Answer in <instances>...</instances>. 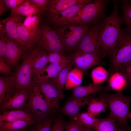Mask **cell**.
I'll return each mask as SVG.
<instances>
[{
	"mask_svg": "<svg viewBox=\"0 0 131 131\" xmlns=\"http://www.w3.org/2000/svg\"><path fill=\"white\" fill-rule=\"evenodd\" d=\"M83 71L74 68L70 72L65 87L67 90H73L79 86L83 79Z\"/></svg>",
	"mask_w": 131,
	"mask_h": 131,
	"instance_id": "cell-24",
	"label": "cell"
},
{
	"mask_svg": "<svg viewBox=\"0 0 131 131\" xmlns=\"http://www.w3.org/2000/svg\"><path fill=\"white\" fill-rule=\"evenodd\" d=\"M65 126L63 119L60 116L52 124L51 131H65Z\"/></svg>",
	"mask_w": 131,
	"mask_h": 131,
	"instance_id": "cell-38",
	"label": "cell"
},
{
	"mask_svg": "<svg viewBox=\"0 0 131 131\" xmlns=\"http://www.w3.org/2000/svg\"><path fill=\"white\" fill-rule=\"evenodd\" d=\"M39 15H29L27 16L22 23L28 30L40 38L41 29L39 26Z\"/></svg>",
	"mask_w": 131,
	"mask_h": 131,
	"instance_id": "cell-27",
	"label": "cell"
},
{
	"mask_svg": "<svg viewBox=\"0 0 131 131\" xmlns=\"http://www.w3.org/2000/svg\"><path fill=\"white\" fill-rule=\"evenodd\" d=\"M30 87L18 91L6 100L0 106L1 111L24 108L29 98Z\"/></svg>",
	"mask_w": 131,
	"mask_h": 131,
	"instance_id": "cell-13",
	"label": "cell"
},
{
	"mask_svg": "<svg viewBox=\"0 0 131 131\" xmlns=\"http://www.w3.org/2000/svg\"><path fill=\"white\" fill-rule=\"evenodd\" d=\"M27 50L17 42L6 36V63L10 68L16 65Z\"/></svg>",
	"mask_w": 131,
	"mask_h": 131,
	"instance_id": "cell-12",
	"label": "cell"
},
{
	"mask_svg": "<svg viewBox=\"0 0 131 131\" xmlns=\"http://www.w3.org/2000/svg\"><path fill=\"white\" fill-rule=\"evenodd\" d=\"M102 87L99 84L93 82L86 85L79 86L72 90V97L82 98L102 90Z\"/></svg>",
	"mask_w": 131,
	"mask_h": 131,
	"instance_id": "cell-22",
	"label": "cell"
},
{
	"mask_svg": "<svg viewBox=\"0 0 131 131\" xmlns=\"http://www.w3.org/2000/svg\"><path fill=\"white\" fill-rule=\"evenodd\" d=\"M114 7L111 14L105 17L99 25V36L101 56L103 57L108 55L121 35L122 20L118 14V6L114 1Z\"/></svg>",
	"mask_w": 131,
	"mask_h": 131,
	"instance_id": "cell-1",
	"label": "cell"
},
{
	"mask_svg": "<svg viewBox=\"0 0 131 131\" xmlns=\"http://www.w3.org/2000/svg\"><path fill=\"white\" fill-rule=\"evenodd\" d=\"M22 130V129H21ZM21 130H0V131H24Z\"/></svg>",
	"mask_w": 131,
	"mask_h": 131,
	"instance_id": "cell-46",
	"label": "cell"
},
{
	"mask_svg": "<svg viewBox=\"0 0 131 131\" xmlns=\"http://www.w3.org/2000/svg\"><path fill=\"white\" fill-rule=\"evenodd\" d=\"M123 1V14L122 21L126 24L127 28L131 31V2L129 0Z\"/></svg>",
	"mask_w": 131,
	"mask_h": 131,
	"instance_id": "cell-35",
	"label": "cell"
},
{
	"mask_svg": "<svg viewBox=\"0 0 131 131\" xmlns=\"http://www.w3.org/2000/svg\"><path fill=\"white\" fill-rule=\"evenodd\" d=\"M121 131H126V130H124L122 129V130H121Z\"/></svg>",
	"mask_w": 131,
	"mask_h": 131,
	"instance_id": "cell-48",
	"label": "cell"
},
{
	"mask_svg": "<svg viewBox=\"0 0 131 131\" xmlns=\"http://www.w3.org/2000/svg\"><path fill=\"white\" fill-rule=\"evenodd\" d=\"M28 123L23 120H18L11 122H0V130H17L26 128Z\"/></svg>",
	"mask_w": 131,
	"mask_h": 131,
	"instance_id": "cell-32",
	"label": "cell"
},
{
	"mask_svg": "<svg viewBox=\"0 0 131 131\" xmlns=\"http://www.w3.org/2000/svg\"><path fill=\"white\" fill-rule=\"evenodd\" d=\"M129 118L131 120V112H130L129 115Z\"/></svg>",
	"mask_w": 131,
	"mask_h": 131,
	"instance_id": "cell-47",
	"label": "cell"
},
{
	"mask_svg": "<svg viewBox=\"0 0 131 131\" xmlns=\"http://www.w3.org/2000/svg\"><path fill=\"white\" fill-rule=\"evenodd\" d=\"M108 1L96 0L91 2L80 10L67 24L76 23L87 25L103 16Z\"/></svg>",
	"mask_w": 131,
	"mask_h": 131,
	"instance_id": "cell-6",
	"label": "cell"
},
{
	"mask_svg": "<svg viewBox=\"0 0 131 131\" xmlns=\"http://www.w3.org/2000/svg\"><path fill=\"white\" fill-rule=\"evenodd\" d=\"M32 84L38 88L47 101L58 109L64 95L63 90L57 86L52 79H43L33 77Z\"/></svg>",
	"mask_w": 131,
	"mask_h": 131,
	"instance_id": "cell-8",
	"label": "cell"
},
{
	"mask_svg": "<svg viewBox=\"0 0 131 131\" xmlns=\"http://www.w3.org/2000/svg\"><path fill=\"white\" fill-rule=\"evenodd\" d=\"M18 120L25 121L31 125L35 124L37 122L33 116L25 109L6 110L3 112L0 115V122H11Z\"/></svg>",
	"mask_w": 131,
	"mask_h": 131,
	"instance_id": "cell-17",
	"label": "cell"
},
{
	"mask_svg": "<svg viewBox=\"0 0 131 131\" xmlns=\"http://www.w3.org/2000/svg\"><path fill=\"white\" fill-rule=\"evenodd\" d=\"M128 83L125 76L121 72L117 71L112 73L108 84L110 89L120 92L126 88Z\"/></svg>",
	"mask_w": 131,
	"mask_h": 131,
	"instance_id": "cell-21",
	"label": "cell"
},
{
	"mask_svg": "<svg viewBox=\"0 0 131 131\" xmlns=\"http://www.w3.org/2000/svg\"><path fill=\"white\" fill-rule=\"evenodd\" d=\"M87 112L95 116L102 112H105L108 106L105 101L101 97L98 99L93 98L88 105Z\"/></svg>",
	"mask_w": 131,
	"mask_h": 131,
	"instance_id": "cell-28",
	"label": "cell"
},
{
	"mask_svg": "<svg viewBox=\"0 0 131 131\" xmlns=\"http://www.w3.org/2000/svg\"><path fill=\"white\" fill-rule=\"evenodd\" d=\"M52 123L51 119L44 120L37 123L31 131H51Z\"/></svg>",
	"mask_w": 131,
	"mask_h": 131,
	"instance_id": "cell-36",
	"label": "cell"
},
{
	"mask_svg": "<svg viewBox=\"0 0 131 131\" xmlns=\"http://www.w3.org/2000/svg\"><path fill=\"white\" fill-rule=\"evenodd\" d=\"M82 125L77 121L73 119L65 126V131H81Z\"/></svg>",
	"mask_w": 131,
	"mask_h": 131,
	"instance_id": "cell-40",
	"label": "cell"
},
{
	"mask_svg": "<svg viewBox=\"0 0 131 131\" xmlns=\"http://www.w3.org/2000/svg\"><path fill=\"white\" fill-rule=\"evenodd\" d=\"M98 119L87 111L79 112L73 119L77 121L82 125L92 129L98 122Z\"/></svg>",
	"mask_w": 131,
	"mask_h": 131,
	"instance_id": "cell-30",
	"label": "cell"
},
{
	"mask_svg": "<svg viewBox=\"0 0 131 131\" xmlns=\"http://www.w3.org/2000/svg\"><path fill=\"white\" fill-rule=\"evenodd\" d=\"M41 49L37 48L25 54L22 62L13 75L17 92L30 87L33 82V63L38 52Z\"/></svg>",
	"mask_w": 131,
	"mask_h": 131,
	"instance_id": "cell-5",
	"label": "cell"
},
{
	"mask_svg": "<svg viewBox=\"0 0 131 131\" xmlns=\"http://www.w3.org/2000/svg\"><path fill=\"white\" fill-rule=\"evenodd\" d=\"M41 29L40 45L49 53L56 52L63 55L65 48L57 31L47 25H43Z\"/></svg>",
	"mask_w": 131,
	"mask_h": 131,
	"instance_id": "cell-9",
	"label": "cell"
},
{
	"mask_svg": "<svg viewBox=\"0 0 131 131\" xmlns=\"http://www.w3.org/2000/svg\"><path fill=\"white\" fill-rule=\"evenodd\" d=\"M49 63L48 54L41 49L38 53L33 62V76L40 72L46 67Z\"/></svg>",
	"mask_w": 131,
	"mask_h": 131,
	"instance_id": "cell-29",
	"label": "cell"
},
{
	"mask_svg": "<svg viewBox=\"0 0 131 131\" xmlns=\"http://www.w3.org/2000/svg\"><path fill=\"white\" fill-rule=\"evenodd\" d=\"M21 20V18L19 16L12 14L11 16L0 21V30L1 32L6 33L9 37L25 48L19 38L16 31L17 23Z\"/></svg>",
	"mask_w": 131,
	"mask_h": 131,
	"instance_id": "cell-15",
	"label": "cell"
},
{
	"mask_svg": "<svg viewBox=\"0 0 131 131\" xmlns=\"http://www.w3.org/2000/svg\"><path fill=\"white\" fill-rule=\"evenodd\" d=\"M22 20L17 23L16 31L18 35L27 50H31L37 43L40 38L28 30L23 25Z\"/></svg>",
	"mask_w": 131,
	"mask_h": 131,
	"instance_id": "cell-20",
	"label": "cell"
},
{
	"mask_svg": "<svg viewBox=\"0 0 131 131\" xmlns=\"http://www.w3.org/2000/svg\"><path fill=\"white\" fill-rule=\"evenodd\" d=\"M29 1L35 5L41 12L46 11L49 3V0H29Z\"/></svg>",
	"mask_w": 131,
	"mask_h": 131,
	"instance_id": "cell-39",
	"label": "cell"
},
{
	"mask_svg": "<svg viewBox=\"0 0 131 131\" xmlns=\"http://www.w3.org/2000/svg\"><path fill=\"white\" fill-rule=\"evenodd\" d=\"M0 73L6 76L9 75H13L14 73L10 71V67L2 59L0 58Z\"/></svg>",
	"mask_w": 131,
	"mask_h": 131,
	"instance_id": "cell-41",
	"label": "cell"
},
{
	"mask_svg": "<svg viewBox=\"0 0 131 131\" xmlns=\"http://www.w3.org/2000/svg\"><path fill=\"white\" fill-rule=\"evenodd\" d=\"M48 57L49 62L53 65L60 66L70 63L67 57L57 52L50 53L48 54Z\"/></svg>",
	"mask_w": 131,
	"mask_h": 131,
	"instance_id": "cell-34",
	"label": "cell"
},
{
	"mask_svg": "<svg viewBox=\"0 0 131 131\" xmlns=\"http://www.w3.org/2000/svg\"><path fill=\"white\" fill-rule=\"evenodd\" d=\"M95 131H121L115 122L108 116L104 118H98L92 129Z\"/></svg>",
	"mask_w": 131,
	"mask_h": 131,
	"instance_id": "cell-26",
	"label": "cell"
},
{
	"mask_svg": "<svg viewBox=\"0 0 131 131\" xmlns=\"http://www.w3.org/2000/svg\"><path fill=\"white\" fill-rule=\"evenodd\" d=\"M119 71L122 73L126 77L128 82L131 85V62Z\"/></svg>",
	"mask_w": 131,
	"mask_h": 131,
	"instance_id": "cell-42",
	"label": "cell"
},
{
	"mask_svg": "<svg viewBox=\"0 0 131 131\" xmlns=\"http://www.w3.org/2000/svg\"><path fill=\"white\" fill-rule=\"evenodd\" d=\"M5 33L0 32V58L2 59L5 63L6 61V36Z\"/></svg>",
	"mask_w": 131,
	"mask_h": 131,
	"instance_id": "cell-37",
	"label": "cell"
},
{
	"mask_svg": "<svg viewBox=\"0 0 131 131\" xmlns=\"http://www.w3.org/2000/svg\"><path fill=\"white\" fill-rule=\"evenodd\" d=\"M100 56L95 54L76 51L73 55L67 57L75 68L84 71L94 66L101 64Z\"/></svg>",
	"mask_w": 131,
	"mask_h": 131,
	"instance_id": "cell-11",
	"label": "cell"
},
{
	"mask_svg": "<svg viewBox=\"0 0 131 131\" xmlns=\"http://www.w3.org/2000/svg\"><path fill=\"white\" fill-rule=\"evenodd\" d=\"M4 4L8 8L14 9L23 3L24 0H2Z\"/></svg>",
	"mask_w": 131,
	"mask_h": 131,
	"instance_id": "cell-43",
	"label": "cell"
},
{
	"mask_svg": "<svg viewBox=\"0 0 131 131\" xmlns=\"http://www.w3.org/2000/svg\"><path fill=\"white\" fill-rule=\"evenodd\" d=\"M24 108L37 123L57 110L44 99L38 88L33 84L30 87L29 98Z\"/></svg>",
	"mask_w": 131,
	"mask_h": 131,
	"instance_id": "cell-4",
	"label": "cell"
},
{
	"mask_svg": "<svg viewBox=\"0 0 131 131\" xmlns=\"http://www.w3.org/2000/svg\"><path fill=\"white\" fill-rule=\"evenodd\" d=\"M99 25L94 26L86 32L76 46L77 51L100 56Z\"/></svg>",
	"mask_w": 131,
	"mask_h": 131,
	"instance_id": "cell-10",
	"label": "cell"
},
{
	"mask_svg": "<svg viewBox=\"0 0 131 131\" xmlns=\"http://www.w3.org/2000/svg\"><path fill=\"white\" fill-rule=\"evenodd\" d=\"M108 76L107 71L101 66H98L94 68L91 73L93 82L96 84H99L105 82L107 79Z\"/></svg>",
	"mask_w": 131,
	"mask_h": 131,
	"instance_id": "cell-33",
	"label": "cell"
},
{
	"mask_svg": "<svg viewBox=\"0 0 131 131\" xmlns=\"http://www.w3.org/2000/svg\"><path fill=\"white\" fill-rule=\"evenodd\" d=\"M100 97L105 101L109 108L110 114L108 116L117 122L118 125L124 130L130 128L127 123L129 118L131 97L126 96L120 92L104 94Z\"/></svg>",
	"mask_w": 131,
	"mask_h": 131,
	"instance_id": "cell-3",
	"label": "cell"
},
{
	"mask_svg": "<svg viewBox=\"0 0 131 131\" xmlns=\"http://www.w3.org/2000/svg\"><path fill=\"white\" fill-rule=\"evenodd\" d=\"M68 64L57 66L49 64L39 73L33 75V77L43 79L54 78L59 72Z\"/></svg>",
	"mask_w": 131,
	"mask_h": 131,
	"instance_id": "cell-25",
	"label": "cell"
},
{
	"mask_svg": "<svg viewBox=\"0 0 131 131\" xmlns=\"http://www.w3.org/2000/svg\"><path fill=\"white\" fill-rule=\"evenodd\" d=\"M90 2H85L73 6L48 18L56 26H60L67 24L80 10Z\"/></svg>",
	"mask_w": 131,
	"mask_h": 131,
	"instance_id": "cell-16",
	"label": "cell"
},
{
	"mask_svg": "<svg viewBox=\"0 0 131 131\" xmlns=\"http://www.w3.org/2000/svg\"><path fill=\"white\" fill-rule=\"evenodd\" d=\"M8 7L4 4L2 0L0 1V15L6 12L7 10Z\"/></svg>",
	"mask_w": 131,
	"mask_h": 131,
	"instance_id": "cell-44",
	"label": "cell"
},
{
	"mask_svg": "<svg viewBox=\"0 0 131 131\" xmlns=\"http://www.w3.org/2000/svg\"><path fill=\"white\" fill-rule=\"evenodd\" d=\"M72 65L71 63L68 65L59 72L55 78L52 79L56 84L62 90L65 86L69 73L72 70Z\"/></svg>",
	"mask_w": 131,
	"mask_h": 131,
	"instance_id": "cell-31",
	"label": "cell"
},
{
	"mask_svg": "<svg viewBox=\"0 0 131 131\" xmlns=\"http://www.w3.org/2000/svg\"><path fill=\"white\" fill-rule=\"evenodd\" d=\"M17 92L14 76H0V106Z\"/></svg>",
	"mask_w": 131,
	"mask_h": 131,
	"instance_id": "cell-19",
	"label": "cell"
},
{
	"mask_svg": "<svg viewBox=\"0 0 131 131\" xmlns=\"http://www.w3.org/2000/svg\"><path fill=\"white\" fill-rule=\"evenodd\" d=\"M81 131H95L93 129L84 125H82Z\"/></svg>",
	"mask_w": 131,
	"mask_h": 131,
	"instance_id": "cell-45",
	"label": "cell"
},
{
	"mask_svg": "<svg viewBox=\"0 0 131 131\" xmlns=\"http://www.w3.org/2000/svg\"><path fill=\"white\" fill-rule=\"evenodd\" d=\"M12 15L28 16L39 15L42 13L35 5L32 4L29 0H25L22 4L16 8L12 10Z\"/></svg>",
	"mask_w": 131,
	"mask_h": 131,
	"instance_id": "cell-23",
	"label": "cell"
},
{
	"mask_svg": "<svg viewBox=\"0 0 131 131\" xmlns=\"http://www.w3.org/2000/svg\"><path fill=\"white\" fill-rule=\"evenodd\" d=\"M108 55L112 73L119 71L131 62V31L126 27L122 30L119 39Z\"/></svg>",
	"mask_w": 131,
	"mask_h": 131,
	"instance_id": "cell-2",
	"label": "cell"
},
{
	"mask_svg": "<svg viewBox=\"0 0 131 131\" xmlns=\"http://www.w3.org/2000/svg\"><path fill=\"white\" fill-rule=\"evenodd\" d=\"M87 25L71 23L60 26L57 32L65 49H73L89 29Z\"/></svg>",
	"mask_w": 131,
	"mask_h": 131,
	"instance_id": "cell-7",
	"label": "cell"
},
{
	"mask_svg": "<svg viewBox=\"0 0 131 131\" xmlns=\"http://www.w3.org/2000/svg\"><path fill=\"white\" fill-rule=\"evenodd\" d=\"M93 98L91 95L82 98L72 96L64 106L62 112L73 119L81 108L88 105Z\"/></svg>",
	"mask_w": 131,
	"mask_h": 131,
	"instance_id": "cell-14",
	"label": "cell"
},
{
	"mask_svg": "<svg viewBox=\"0 0 131 131\" xmlns=\"http://www.w3.org/2000/svg\"><path fill=\"white\" fill-rule=\"evenodd\" d=\"M91 1L90 0H49L46 11L49 17L73 6Z\"/></svg>",
	"mask_w": 131,
	"mask_h": 131,
	"instance_id": "cell-18",
	"label": "cell"
}]
</instances>
